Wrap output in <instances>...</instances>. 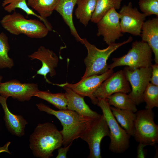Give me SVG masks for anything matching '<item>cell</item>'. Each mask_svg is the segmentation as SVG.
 <instances>
[{
	"label": "cell",
	"instance_id": "1",
	"mask_svg": "<svg viewBox=\"0 0 158 158\" xmlns=\"http://www.w3.org/2000/svg\"><path fill=\"white\" fill-rule=\"evenodd\" d=\"M29 147L37 158H49L54 151L62 145L63 137L60 131L53 123H39L29 137Z\"/></svg>",
	"mask_w": 158,
	"mask_h": 158
},
{
	"label": "cell",
	"instance_id": "2",
	"mask_svg": "<svg viewBox=\"0 0 158 158\" xmlns=\"http://www.w3.org/2000/svg\"><path fill=\"white\" fill-rule=\"evenodd\" d=\"M41 111L53 115L60 121L63 129L60 131L64 147L81 138L87 124L92 119L81 115L75 111L66 109L55 110L41 103L36 104Z\"/></svg>",
	"mask_w": 158,
	"mask_h": 158
},
{
	"label": "cell",
	"instance_id": "3",
	"mask_svg": "<svg viewBox=\"0 0 158 158\" xmlns=\"http://www.w3.org/2000/svg\"><path fill=\"white\" fill-rule=\"evenodd\" d=\"M133 40V37L130 36L126 41L114 43L108 45L106 48L100 49L91 44L86 39H83L82 44L87 50V55L84 59L86 69L81 78L100 75L107 71L109 69L107 62L111 54L120 47L130 42Z\"/></svg>",
	"mask_w": 158,
	"mask_h": 158
},
{
	"label": "cell",
	"instance_id": "4",
	"mask_svg": "<svg viewBox=\"0 0 158 158\" xmlns=\"http://www.w3.org/2000/svg\"><path fill=\"white\" fill-rule=\"evenodd\" d=\"M0 23L4 29L12 35L23 34L31 38L44 37L50 31L41 21L36 19H27L15 11L11 14L4 16Z\"/></svg>",
	"mask_w": 158,
	"mask_h": 158
},
{
	"label": "cell",
	"instance_id": "5",
	"mask_svg": "<svg viewBox=\"0 0 158 158\" xmlns=\"http://www.w3.org/2000/svg\"><path fill=\"white\" fill-rule=\"evenodd\" d=\"M152 51L146 42L135 40L132 43L131 48L127 53L118 58L112 59L113 63L108 65L109 69H113L116 67L126 66L134 69L151 67Z\"/></svg>",
	"mask_w": 158,
	"mask_h": 158
},
{
	"label": "cell",
	"instance_id": "6",
	"mask_svg": "<svg viewBox=\"0 0 158 158\" xmlns=\"http://www.w3.org/2000/svg\"><path fill=\"white\" fill-rule=\"evenodd\" d=\"M97 98V105L102 111L109 130L110 142L109 149L115 153L124 152L129 147L130 137L118 124L112 113L107 99Z\"/></svg>",
	"mask_w": 158,
	"mask_h": 158
},
{
	"label": "cell",
	"instance_id": "7",
	"mask_svg": "<svg viewBox=\"0 0 158 158\" xmlns=\"http://www.w3.org/2000/svg\"><path fill=\"white\" fill-rule=\"evenodd\" d=\"M133 137L136 141L147 145L154 146L158 142V126L154 122L152 109L137 111Z\"/></svg>",
	"mask_w": 158,
	"mask_h": 158
},
{
	"label": "cell",
	"instance_id": "8",
	"mask_svg": "<svg viewBox=\"0 0 158 158\" xmlns=\"http://www.w3.org/2000/svg\"><path fill=\"white\" fill-rule=\"evenodd\" d=\"M109 129L103 114L99 118L92 119L87 125L80 138L87 143L89 158H101L100 145L106 136H109Z\"/></svg>",
	"mask_w": 158,
	"mask_h": 158
},
{
	"label": "cell",
	"instance_id": "9",
	"mask_svg": "<svg viewBox=\"0 0 158 158\" xmlns=\"http://www.w3.org/2000/svg\"><path fill=\"white\" fill-rule=\"evenodd\" d=\"M123 71L127 80L131 85V91L128 95L136 105H138L143 102L144 92L150 81L151 67L132 69L126 66Z\"/></svg>",
	"mask_w": 158,
	"mask_h": 158
},
{
	"label": "cell",
	"instance_id": "10",
	"mask_svg": "<svg viewBox=\"0 0 158 158\" xmlns=\"http://www.w3.org/2000/svg\"><path fill=\"white\" fill-rule=\"evenodd\" d=\"M114 73L113 69H109L100 75H94L81 78L78 82L75 84L66 83L56 84L61 87L69 88L82 97H87L94 105H97L98 99L95 97L93 93L101 83Z\"/></svg>",
	"mask_w": 158,
	"mask_h": 158
},
{
	"label": "cell",
	"instance_id": "11",
	"mask_svg": "<svg viewBox=\"0 0 158 158\" xmlns=\"http://www.w3.org/2000/svg\"><path fill=\"white\" fill-rule=\"evenodd\" d=\"M97 35L102 36L108 45L115 43L123 36L118 13L114 8L111 9L97 23Z\"/></svg>",
	"mask_w": 158,
	"mask_h": 158
},
{
	"label": "cell",
	"instance_id": "12",
	"mask_svg": "<svg viewBox=\"0 0 158 158\" xmlns=\"http://www.w3.org/2000/svg\"><path fill=\"white\" fill-rule=\"evenodd\" d=\"M118 13L122 32L140 36L142 25L146 20V16L140 13L137 8H133L131 2L127 5H123Z\"/></svg>",
	"mask_w": 158,
	"mask_h": 158
},
{
	"label": "cell",
	"instance_id": "13",
	"mask_svg": "<svg viewBox=\"0 0 158 158\" xmlns=\"http://www.w3.org/2000/svg\"><path fill=\"white\" fill-rule=\"evenodd\" d=\"M130 83L127 80L123 70L113 73L104 81L93 93L96 98L107 99L117 92L126 94L130 92Z\"/></svg>",
	"mask_w": 158,
	"mask_h": 158
},
{
	"label": "cell",
	"instance_id": "14",
	"mask_svg": "<svg viewBox=\"0 0 158 158\" xmlns=\"http://www.w3.org/2000/svg\"><path fill=\"white\" fill-rule=\"evenodd\" d=\"M39 90L37 84L21 83L13 80L0 85V95L8 98L11 97L20 102L30 100Z\"/></svg>",
	"mask_w": 158,
	"mask_h": 158
},
{
	"label": "cell",
	"instance_id": "15",
	"mask_svg": "<svg viewBox=\"0 0 158 158\" xmlns=\"http://www.w3.org/2000/svg\"><path fill=\"white\" fill-rule=\"evenodd\" d=\"M28 56L31 60L37 59L41 62L42 66L37 71L36 74L43 75L46 81L51 83L47 79V75L49 73V76L52 77L56 74L55 68L59 62V58L56 54L53 51L41 46L37 51Z\"/></svg>",
	"mask_w": 158,
	"mask_h": 158
},
{
	"label": "cell",
	"instance_id": "16",
	"mask_svg": "<svg viewBox=\"0 0 158 158\" xmlns=\"http://www.w3.org/2000/svg\"><path fill=\"white\" fill-rule=\"evenodd\" d=\"M7 98L0 95V104L3 109L4 120L8 130L12 134L21 137L25 134V128L28 122L21 115L14 114L10 111L7 104Z\"/></svg>",
	"mask_w": 158,
	"mask_h": 158
},
{
	"label": "cell",
	"instance_id": "17",
	"mask_svg": "<svg viewBox=\"0 0 158 158\" xmlns=\"http://www.w3.org/2000/svg\"><path fill=\"white\" fill-rule=\"evenodd\" d=\"M62 87L65 90L67 109L75 111L81 115L92 119L98 118L101 116L102 115L90 109L85 102L84 97L69 88Z\"/></svg>",
	"mask_w": 158,
	"mask_h": 158
},
{
	"label": "cell",
	"instance_id": "18",
	"mask_svg": "<svg viewBox=\"0 0 158 158\" xmlns=\"http://www.w3.org/2000/svg\"><path fill=\"white\" fill-rule=\"evenodd\" d=\"M140 36L142 41L146 42L151 48L155 63L158 64V17L144 22Z\"/></svg>",
	"mask_w": 158,
	"mask_h": 158
},
{
	"label": "cell",
	"instance_id": "19",
	"mask_svg": "<svg viewBox=\"0 0 158 158\" xmlns=\"http://www.w3.org/2000/svg\"><path fill=\"white\" fill-rule=\"evenodd\" d=\"M78 0H59L55 10L62 16L68 27L71 34L77 42L82 44L83 39L78 35L74 26L73 19L74 8Z\"/></svg>",
	"mask_w": 158,
	"mask_h": 158
},
{
	"label": "cell",
	"instance_id": "20",
	"mask_svg": "<svg viewBox=\"0 0 158 158\" xmlns=\"http://www.w3.org/2000/svg\"><path fill=\"white\" fill-rule=\"evenodd\" d=\"M112 113L116 121L130 137L133 136L135 113L128 109H121L110 107Z\"/></svg>",
	"mask_w": 158,
	"mask_h": 158
},
{
	"label": "cell",
	"instance_id": "21",
	"mask_svg": "<svg viewBox=\"0 0 158 158\" xmlns=\"http://www.w3.org/2000/svg\"><path fill=\"white\" fill-rule=\"evenodd\" d=\"M97 0H78L75 15L80 22L85 27L90 21L94 12Z\"/></svg>",
	"mask_w": 158,
	"mask_h": 158
},
{
	"label": "cell",
	"instance_id": "22",
	"mask_svg": "<svg viewBox=\"0 0 158 158\" xmlns=\"http://www.w3.org/2000/svg\"><path fill=\"white\" fill-rule=\"evenodd\" d=\"M26 0H4L2 6L4 7V10L9 13L15 11L16 8H20L25 12L27 15H31L35 16L43 22L50 31L51 30L52 27L50 23L47 20L44 19L30 9L27 4Z\"/></svg>",
	"mask_w": 158,
	"mask_h": 158
},
{
	"label": "cell",
	"instance_id": "23",
	"mask_svg": "<svg viewBox=\"0 0 158 158\" xmlns=\"http://www.w3.org/2000/svg\"><path fill=\"white\" fill-rule=\"evenodd\" d=\"M108 102L110 106L121 109H128L135 113L137 111L136 105L130 97L128 94L123 92L114 93L107 99Z\"/></svg>",
	"mask_w": 158,
	"mask_h": 158
},
{
	"label": "cell",
	"instance_id": "24",
	"mask_svg": "<svg viewBox=\"0 0 158 158\" xmlns=\"http://www.w3.org/2000/svg\"><path fill=\"white\" fill-rule=\"evenodd\" d=\"M28 6L39 14L44 19L50 16L58 4L59 0H27Z\"/></svg>",
	"mask_w": 158,
	"mask_h": 158
},
{
	"label": "cell",
	"instance_id": "25",
	"mask_svg": "<svg viewBox=\"0 0 158 158\" xmlns=\"http://www.w3.org/2000/svg\"><path fill=\"white\" fill-rule=\"evenodd\" d=\"M122 0H97L96 7L90 21L97 23L111 9H119Z\"/></svg>",
	"mask_w": 158,
	"mask_h": 158
},
{
	"label": "cell",
	"instance_id": "26",
	"mask_svg": "<svg viewBox=\"0 0 158 158\" xmlns=\"http://www.w3.org/2000/svg\"><path fill=\"white\" fill-rule=\"evenodd\" d=\"M34 96L47 101L59 110L67 109V99L65 93H53L48 91L38 90Z\"/></svg>",
	"mask_w": 158,
	"mask_h": 158
},
{
	"label": "cell",
	"instance_id": "27",
	"mask_svg": "<svg viewBox=\"0 0 158 158\" xmlns=\"http://www.w3.org/2000/svg\"><path fill=\"white\" fill-rule=\"evenodd\" d=\"M8 38L4 32L0 33V68H11L14 65L13 59L8 55L10 50Z\"/></svg>",
	"mask_w": 158,
	"mask_h": 158
},
{
	"label": "cell",
	"instance_id": "28",
	"mask_svg": "<svg viewBox=\"0 0 158 158\" xmlns=\"http://www.w3.org/2000/svg\"><path fill=\"white\" fill-rule=\"evenodd\" d=\"M143 102L146 105V109H152L158 107V86L149 83L146 87L143 96Z\"/></svg>",
	"mask_w": 158,
	"mask_h": 158
},
{
	"label": "cell",
	"instance_id": "29",
	"mask_svg": "<svg viewBox=\"0 0 158 158\" xmlns=\"http://www.w3.org/2000/svg\"><path fill=\"white\" fill-rule=\"evenodd\" d=\"M138 5L146 16L155 15L158 17V0H139Z\"/></svg>",
	"mask_w": 158,
	"mask_h": 158
},
{
	"label": "cell",
	"instance_id": "30",
	"mask_svg": "<svg viewBox=\"0 0 158 158\" xmlns=\"http://www.w3.org/2000/svg\"><path fill=\"white\" fill-rule=\"evenodd\" d=\"M151 67L152 73L150 81L152 84L158 86V64H152Z\"/></svg>",
	"mask_w": 158,
	"mask_h": 158
},
{
	"label": "cell",
	"instance_id": "31",
	"mask_svg": "<svg viewBox=\"0 0 158 158\" xmlns=\"http://www.w3.org/2000/svg\"><path fill=\"white\" fill-rule=\"evenodd\" d=\"M73 142H71L64 147H60L58 148V154L56 158H66L67 152L71 145Z\"/></svg>",
	"mask_w": 158,
	"mask_h": 158
},
{
	"label": "cell",
	"instance_id": "32",
	"mask_svg": "<svg viewBox=\"0 0 158 158\" xmlns=\"http://www.w3.org/2000/svg\"><path fill=\"white\" fill-rule=\"evenodd\" d=\"M146 145L144 144L139 143L137 148V158H144L146 155V150L144 147Z\"/></svg>",
	"mask_w": 158,
	"mask_h": 158
},
{
	"label": "cell",
	"instance_id": "33",
	"mask_svg": "<svg viewBox=\"0 0 158 158\" xmlns=\"http://www.w3.org/2000/svg\"><path fill=\"white\" fill-rule=\"evenodd\" d=\"M11 142L8 141L6 142L4 146L0 147V153L3 152H6L11 154V153L8 150V147Z\"/></svg>",
	"mask_w": 158,
	"mask_h": 158
},
{
	"label": "cell",
	"instance_id": "34",
	"mask_svg": "<svg viewBox=\"0 0 158 158\" xmlns=\"http://www.w3.org/2000/svg\"><path fill=\"white\" fill-rule=\"evenodd\" d=\"M2 79V77L0 75V85L1 83V81Z\"/></svg>",
	"mask_w": 158,
	"mask_h": 158
}]
</instances>
